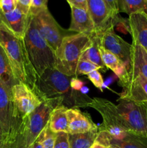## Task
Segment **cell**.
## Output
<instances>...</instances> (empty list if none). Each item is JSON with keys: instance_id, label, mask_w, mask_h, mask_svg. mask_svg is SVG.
<instances>
[{"instance_id": "obj_1", "label": "cell", "mask_w": 147, "mask_h": 148, "mask_svg": "<svg viewBox=\"0 0 147 148\" xmlns=\"http://www.w3.org/2000/svg\"><path fill=\"white\" fill-rule=\"evenodd\" d=\"M0 46L7 55L17 82L25 84L35 93L37 75L29 59L24 38L14 36L0 22Z\"/></svg>"}, {"instance_id": "obj_2", "label": "cell", "mask_w": 147, "mask_h": 148, "mask_svg": "<svg viewBox=\"0 0 147 148\" xmlns=\"http://www.w3.org/2000/svg\"><path fill=\"white\" fill-rule=\"evenodd\" d=\"M71 78L56 68H48L37 77L35 94L43 101H51L56 106L63 105L66 100L76 105L77 99L70 85Z\"/></svg>"}, {"instance_id": "obj_3", "label": "cell", "mask_w": 147, "mask_h": 148, "mask_svg": "<svg viewBox=\"0 0 147 148\" xmlns=\"http://www.w3.org/2000/svg\"><path fill=\"white\" fill-rule=\"evenodd\" d=\"M24 41L30 62L37 77L48 68H56L55 51L39 33L33 15L28 14Z\"/></svg>"}, {"instance_id": "obj_4", "label": "cell", "mask_w": 147, "mask_h": 148, "mask_svg": "<svg viewBox=\"0 0 147 148\" xmlns=\"http://www.w3.org/2000/svg\"><path fill=\"white\" fill-rule=\"evenodd\" d=\"M89 36L74 33L66 36L55 51L56 68L69 77H76V66L82 53L92 44Z\"/></svg>"}, {"instance_id": "obj_5", "label": "cell", "mask_w": 147, "mask_h": 148, "mask_svg": "<svg viewBox=\"0 0 147 148\" xmlns=\"http://www.w3.org/2000/svg\"><path fill=\"white\" fill-rule=\"evenodd\" d=\"M56 107L51 101H43L33 112L22 120L17 137L9 148L30 147L48 124L50 114Z\"/></svg>"}, {"instance_id": "obj_6", "label": "cell", "mask_w": 147, "mask_h": 148, "mask_svg": "<svg viewBox=\"0 0 147 148\" xmlns=\"http://www.w3.org/2000/svg\"><path fill=\"white\" fill-rule=\"evenodd\" d=\"M117 103L125 132L147 138V103L122 98Z\"/></svg>"}, {"instance_id": "obj_7", "label": "cell", "mask_w": 147, "mask_h": 148, "mask_svg": "<svg viewBox=\"0 0 147 148\" xmlns=\"http://www.w3.org/2000/svg\"><path fill=\"white\" fill-rule=\"evenodd\" d=\"M21 122L15 117L12 91L0 79V133L7 148L15 140Z\"/></svg>"}, {"instance_id": "obj_8", "label": "cell", "mask_w": 147, "mask_h": 148, "mask_svg": "<svg viewBox=\"0 0 147 148\" xmlns=\"http://www.w3.org/2000/svg\"><path fill=\"white\" fill-rule=\"evenodd\" d=\"M33 16L39 33L54 51L59 47L66 36L71 35L73 33L62 28L48 9L42 10Z\"/></svg>"}, {"instance_id": "obj_9", "label": "cell", "mask_w": 147, "mask_h": 148, "mask_svg": "<svg viewBox=\"0 0 147 148\" xmlns=\"http://www.w3.org/2000/svg\"><path fill=\"white\" fill-rule=\"evenodd\" d=\"M12 96L14 114L19 121H22L30 115L43 102L27 85L22 82H19L12 87Z\"/></svg>"}, {"instance_id": "obj_10", "label": "cell", "mask_w": 147, "mask_h": 148, "mask_svg": "<svg viewBox=\"0 0 147 148\" xmlns=\"http://www.w3.org/2000/svg\"><path fill=\"white\" fill-rule=\"evenodd\" d=\"M115 26H112L101 35H97L99 43L106 50L117 56L128 67L131 61L132 45L125 41L114 32Z\"/></svg>"}, {"instance_id": "obj_11", "label": "cell", "mask_w": 147, "mask_h": 148, "mask_svg": "<svg viewBox=\"0 0 147 148\" xmlns=\"http://www.w3.org/2000/svg\"><path fill=\"white\" fill-rule=\"evenodd\" d=\"M87 10L92 19L97 35H101L112 26L115 18L104 0H87Z\"/></svg>"}, {"instance_id": "obj_12", "label": "cell", "mask_w": 147, "mask_h": 148, "mask_svg": "<svg viewBox=\"0 0 147 148\" xmlns=\"http://www.w3.org/2000/svg\"><path fill=\"white\" fill-rule=\"evenodd\" d=\"M122 88L120 98L147 103V79L141 75L133 78L119 79Z\"/></svg>"}, {"instance_id": "obj_13", "label": "cell", "mask_w": 147, "mask_h": 148, "mask_svg": "<svg viewBox=\"0 0 147 148\" xmlns=\"http://www.w3.org/2000/svg\"><path fill=\"white\" fill-rule=\"evenodd\" d=\"M95 141L109 147L115 146L118 148H147V138L128 133L121 140H114L105 131L98 130Z\"/></svg>"}, {"instance_id": "obj_14", "label": "cell", "mask_w": 147, "mask_h": 148, "mask_svg": "<svg viewBox=\"0 0 147 148\" xmlns=\"http://www.w3.org/2000/svg\"><path fill=\"white\" fill-rule=\"evenodd\" d=\"M131 61L126 73L119 79L133 78L141 75L147 79V51L138 43L133 41Z\"/></svg>"}, {"instance_id": "obj_15", "label": "cell", "mask_w": 147, "mask_h": 148, "mask_svg": "<svg viewBox=\"0 0 147 148\" xmlns=\"http://www.w3.org/2000/svg\"><path fill=\"white\" fill-rule=\"evenodd\" d=\"M28 20V14L23 12L20 7L12 12L4 13L0 9V22L2 23L14 36L23 38L25 33Z\"/></svg>"}, {"instance_id": "obj_16", "label": "cell", "mask_w": 147, "mask_h": 148, "mask_svg": "<svg viewBox=\"0 0 147 148\" xmlns=\"http://www.w3.org/2000/svg\"><path fill=\"white\" fill-rule=\"evenodd\" d=\"M71 21L69 30L92 36L96 34L95 25L87 10L71 6Z\"/></svg>"}, {"instance_id": "obj_17", "label": "cell", "mask_w": 147, "mask_h": 148, "mask_svg": "<svg viewBox=\"0 0 147 148\" xmlns=\"http://www.w3.org/2000/svg\"><path fill=\"white\" fill-rule=\"evenodd\" d=\"M68 134H79L94 131L97 126L84 114L76 108H68Z\"/></svg>"}, {"instance_id": "obj_18", "label": "cell", "mask_w": 147, "mask_h": 148, "mask_svg": "<svg viewBox=\"0 0 147 148\" xmlns=\"http://www.w3.org/2000/svg\"><path fill=\"white\" fill-rule=\"evenodd\" d=\"M128 21L133 41L141 45L147 51V14L133 13L129 15Z\"/></svg>"}, {"instance_id": "obj_19", "label": "cell", "mask_w": 147, "mask_h": 148, "mask_svg": "<svg viewBox=\"0 0 147 148\" xmlns=\"http://www.w3.org/2000/svg\"><path fill=\"white\" fill-rule=\"evenodd\" d=\"M68 108L64 105L53 108L49 119V128L53 133H68Z\"/></svg>"}, {"instance_id": "obj_20", "label": "cell", "mask_w": 147, "mask_h": 148, "mask_svg": "<svg viewBox=\"0 0 147 148\" xmlns=\"http://www.w3.org/2000/svg\"><path fill=\"white\" fill-rule=\"evenodd\" d=\"M99 49L101 58H102V60L105 67L111 69L118 76L119 79L122 77L128 70L127 65L121 62L115 55L102 47L100 43H99Z\"/></svg>"}, {"instance_id": "obj_21", "label": "cell", "mask_w": 147, "mask_h": 148, "mask_svg": "<svg viewBox=\"0 0 147 148\" xmlns=\"http://www.w3.org/2000/svg\"><path fill=\"white\" fill-rule=\"evenodd\" d=\"M0 79L11 91L12 87L16 84L19 83L14 77L10 62L1 46H0Z\"/></svg>"}, {"instance_id": "obj_22", "label": "cell", "mask_w": 147, "mask_h": 148, "mask_svg": "<svg viewBox=\"0 0 147 148\" xmlns=\"http://www.w3.org/2000/svg\"><path fill=\"white\" fill-rule=\"evenodd\" d=\"M90 37L92 38V44L82 53L79 60L89 61V62L97 65L101 68V69L105 70L106 67L102 62L100 53H99V37L97 34L93 35Z\"/></svg>"}, {"instance_id": "obj_23", "label": "cell", "mask_w": 147, "mask_h": 148, "mask_svg": "<svg viewBox=\"0 0 147 148\" xmlns=\"http://www.w3.org/2000/svg\"><path fill=\"white\" fill-rule=\"evenodd\" d=\"M98 129L94 131L79 134H69L70 148H90L96 140Z\"/></svg>"}, {"instance_id": "obj_24", "label": "cell", "mask_w": 147, "mask_h": 148, "mask_svg": "<svg viewBox=\"0 0 147 148\" xmlns=\"http://www.w3.org/2000/svg\"><path fill=\"white\" fill-rule=\"evenodd\" d=\"M119 12L128 15L135 12H144L147 14V0H118Z\"/></svg>"}, {"instance_id": "obj_25", "label": "cell", "mask_w": 147, "mask_h": 148, "mask_svg": "<svg viewBox=\"0 0 147 148\" xmlns=\"http://www.w3.org/2000/svg\"><path fill=\"white\" fill-rule=\"evenodd\" d=\"M101 69L99 66L89 61L86 60H79L78 62L77 66H76V77L79 75H84L89 74L90 72L95 70H99Z\"/></svg>"}, {"instance_id": "obj_26", "label": "cell", "mask_w": 147, "mask_h": 148, "mask_svg": "<svg viewBox=\"0 0 147 148\" xmlns=\"http://www.w3.org/2000/svg\"><path fill=\"white\" fill-rule=\"evenodd\" d=\"M56 133H53L49 128L48 124L43 130V148H54Z\"/></svg>"}, {"instance_id": "obj_27", "label": "cell", "mask_w": 147, "mask_h": 148, "mask_svg": "<svg viewBox=\"0 0 147 148\" xmlns=\"http://www.w3.org/2000/svg\"><path fill=\"white\" fill-rule=\"evenodd\" d=\"M87 77L89 80L93 83V85L97 88H98L101 92H102L104 87V81L100 72L98 70H95L88 74Z\"/></svg>"}, {"instance_id": "obj_28", "label": "cell", "mask_w": 147, "mask_h": 148, "mask_svg": "<svg viewBox=\"0 0 147 148\" xmlns=\"http://www.w3.org/2000/svg\"><path fill=\"white\" fill-rule=\"evenodd\" d=\"M54 148H70L68 133L59 132L56 134Z\"/></svg>"}, {"instance_id": "obj_29", "label": "cell", "mask_w": 147, "mask_h": 148, "mask_svg": "<svg viewBox=\"0 0 147 148\" xmlns=\"http://www.w3.org/2000/svg\"><path fill=\"white\" fill-rule=\"evenodd\" d=\"M48 0H32L29 14L35 15L42 10L48 9Z\"/></svg>"}, {"instance_id": "obj_30", "label": "cell", "mask_w": 147, "mask_h": 148, "mask_svg": "<svg viewBox=\"0 0 147 148\" xmlns=\"http://www.w3.org/2000/svg\"><path fill=\"white\" fill-rule=\"evenodd\" d=\"M17 7V0H0V9L4 13L10 12Z\"/></svg>"}, {"instance_id": "obj_31", "label": "cell", "mask_w": 147, "mask_h": 148, "mask_svg": "<svg viewBox=\"0 0 147 148\" xmlns=\"http://www.w3.org/2000/svg\"><path fill=\"white\" fill-rule=\"evenodd\" d=\"M106 3L107 6L112 12L114 17H116L119 14V9H118V0H104Z\"/></svg>"}, {"instance_id": "obj_32", "label": "cell", "mask_w": 147, "mask_h": 148, "mask_svg": "<svg viewBox=\"0 0 147 148\" xmlns=\"http://www.w3.org/2000/svg\"><path fill=\"white\" fill-rule=\"evenodd\" d=\"M84 82L83 81L80 80L79 79H78L77 77H72L71 79L70 82V85L71 88L74 91H80V90L82 89V87H84Z\"/></svg>"}, {"instance_id": "obj_33", "label": "cell", "mask_w": 147, "mask_h": 148, "mask_svg": "<svg viewBox=\"0 0 147 148\" xmlns=\"http://www.w3.org/2000/svg\"><path fill=\"white\" fill-rule=\"evenodd\" d=\"M32 0H17V7H20L23 12L29 14Z\"/></svg>"}, {"instance_id": "obj_34", "label": "cell", "mask_w": 147, "mask_h": 148, "mask_svg": "<svg viewBox=\"0 0 147 148\" xmlns=\"http://www.w3.org/2000/svg\"><path fill=\"white\" fill-rule=\"evenodd\" d=\"M69 5L87 10V0H66Z\"/></svg>"}, {"instance_id": "obj_35", "label": "cell", "mask_w": 147, "mask_h": 148, "mask_svg": "<svg viewBox=\"0 0 147 148\" xmlns=\"http://www.w3.org/2000/svg\"><path fill=\"white\" fill-rule=\"evenodd\" d=\"M43 130L40 135L38 136L35 141L33 143V144L31 145L32 148H43Z\"/></svg>"}, {"instance_id": "obj_36", "label": "cell", "mask_w": 147, "mask_h": 148, "mask_svg": "<svg viewBox=\"0 0 147 148\" xmlns=\"http://www.w3.org/2000/svg\"><path fill=\"white\" fill-rule=\"evenodd\" d=\"M90 148H110L109 147H107V146L101 144V143H98L97 141H95V143H93L92 146H91Z\"/></svg>"}, {"instance_id": "obj_37", "label": "cell", "mask_w": 147, "mask_h": 148, "mask_svg": "<svg viewBox=\"0 0 147 148\" xmlns=\"http://www.w3.org/2000/svg\"><path fill=\"white\" fill-rule=\"evenodd\" d=\"M0 148H7L5 143H4V140L3 139L2 136H1V133H0Z\"/></svg>"}, {"instance_id": "obj_38", "label": "cell", "mask_w": 147, "mask_h": 148, "mask_svg": "<svg viewBox=\"0 0 147 148\" xmlns=\"http://www.w3.org/2000/svg\"><path fill=\"white\" fill-rule=\"evenodd\" d=\"M80 92H82V94H86L88 92H89V88L86 86H84L82 87V89L80 90Z\"/></svg>"}, {"instance_id": "obj_39", "label": "cell", "mask_w": 147, "mask_h": 148, "mask_svg": "<svg viewBox=\"0 0 147 148\" xmlns=\"http://www.w3.org/2000/svg\"><path fill=\"white\" fill-rule=\"evenodd\" d=\"M110 148H118V147H115V146H110Z\"/></svg>"}, {"instance_id": "obj_40", "label": "cell", "mask_w": 147, "mask_h": 148, "mask_svg": "<svg viewBox=\"0 0 147 148\" xmlns=\"http://www.w3.org/2000/svg\"><path fill=\"white\" fill-rule=\"evenodd\" d=\"M28 148H32V147H31V146H30V147H28Z\"/></svg>"}]
</instances>
